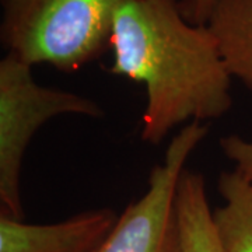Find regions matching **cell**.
<instances>
[{
    "mask_svg": "<svg viewBox=\"0 0 252 252\" xmlns=\"http://www.w3.org/2000/svg\"><path fill=\"white\" fill-rule=\"evenodd\" d=\"M109 46L108 72L146 86L143 142L158 144L181 124L217 119L233 105V77L216 38L184 17L180 0H126Z\"/></svg>",
    "mask_w": 252,
    "mask_h": 252,
    "instance_id": "obj_1",
    "label": "cell"
},
{
    "mask_svg": "<svg viewBox=\"0 0 252 252\" xmlns=\"http://www.w3.org/2000/svg\"><path fill=\"white\" fill-rule=\"evenodd\" d=\"M126 0H3L1 42L28 64L74 72L109 46Z\"/></svg>",
    "mask_w": 252,
    "mask_h": 252,
    "instance_id": "obj_2",
    "label": "cell"
},
{
    "mask_svg": "<svg viewBox=\"0 0 252 252\" xmlns=\"http://www.w3.org/2000/svg\"><path fill=\"white\" fill-rule=\"evenodd\" d=\"M31 67L11 54L0 61V203L16 220H23L21 164L36 130L59 115H104L93 99L38 84Z\"/></svg>",
    "mask_w": 252,
    "mask_h": 252,
    "instance_id": "obj_3",
    "label": "cell"
},
{
    "mask_svg": "<svg viewBox=\"0 0 252 252\" xmlns=\"http://www.w3.org/2000/svg\"><path fill=\"white\" fill-rule=\"evenodd\" d=\"M207 133V126L189 122L172 137L162 162L150 171L143 196L125 207L93 252H184L177 189L189 156Z\"/></svg>",
    "mask_w": 252,
    "mask_h": 252,
    "instance_id": "obj_4",
    "label": "cell"
},
{
    "mask_svg": "<svg viewBox=\"0 0 252 252\" xmlns=\"http://www.w3.org/2000/svg\"><path fill=\"white\" fill-rule=\"evenodd\" d=\"M118 220L111 209L79 213L55 224H26L0 216V252H93Z\"/></svg>",
    "mask_w": 252,
    "mask_h": 252,
    "instance_id": "obj_5",
    "label": "cell"
},
{
    "mask_svg": "<svg viewBox=\"0 0 252 252\" xmlns=\"http://www.w3.org/2000/svg\"><path fill=\"white\" fill-rule=\"evenodd\" d=\"M206 26L231 77L252 93V0H213Z\"/></svg>",
    "mask_w": 252,
    "mask_h": 252,
    "instance_id": "obj_6",
    "label": "cell"
},
{
    "mask_svg": "<svg viewBox=\"0 0 252 252\" xmlns=\"http://www.w3.org/2000/svg\"><path fill=\"white\" fill-rule=\"evenodd\" d=\"M177 215L184 252H224L209 206L202 174L184 170L177 189Z\"/></svg>",
    "mask_w": 252,
    "mask_h": 252,
    "instance_id": "obj_7",
    "label": "cell"
},
{
    "mask_svg": "<svg viewBox=\"0 0 252 252\" xmlns=\"http://www.w3.org/2000/svg\"><path fill=\"white\" fill-rule=\"evenodd\" d=\"M217 190L224 205L213 221L224 252H252V187L235 171L221 172Z\"/></svg>",
    "mask_w": 252,
    "mask_h": 252,
    "instance_id": "obj_8",
    "label": "cell"
},
{
    "mask_svg": "<svg viewBox=\"0 0 252 252\" xmlns=\"http://www.w3.org/2000/svg\"><path fill=\"white\" fill-rule=\"evenodd\" d=\"M225 157L234 162V171L252 187V140L228 135L219 140Z\"/></svg>",
    "mask_w": 252,
    "mask_h": 252,
    "instance_id": "obj_9",
    "label": "cell"
},
{
    "mask_svg": "<svg viewBox=\"0 0 252 252\" xmlns=\"http://www.w3.org/2000/svg\"><path fill=\"white\" fill-rule=\"evenodd\" d=\"M213 0H181L180 6L184 17L189 23L203 26L206 24L209 13L212 9Z\"/></svg>",
    "mask_w": 252,
    "mask_h": 252,
    "instance_id": "obj_10",
    "label": "cell"
}]
</instances>
